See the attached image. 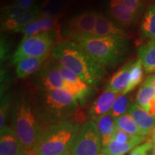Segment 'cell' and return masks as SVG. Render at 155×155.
Masks as SVG:
<instances>
[{"label": "cell", "instance_id": "cell-6", "mask_svg": "<svg viewBox=\"0 0 155 155\" xmlns=\"http://www.w3.org/2000/svg\"><path fill=\"white\" fill-rule=\"evenodd\" d=\"M57 32H42L37 35L22 38L19 47L11 58L12 64H17L26 58L47 59L58 38Z\"/></svg>", "mask_w": 155, "mask_h": 155}, {"label": "cell", "instance_id": "cell-22", "mask_svg": "<svg viewBox=\"0 0 155 155\" xmlns=\"http://www.w3.org/2000/svg\"><path fill=\"white\" fill-rule=\"evenodd\" d=\"M146 137H144L127 144H119L111 140L106 146L103 147L101 152L106 155H124L126 153L132 150L136 147L141 144V143L146 141Z\"/></svg>", "mask_w": 155, "mask_h": 155}, {"label": "cell", "instance_id": "cell-41", "mask_svg": "<svg viewBox=\"0 0 155 155\" xmlns=\"http://www.w3.org/2000/svg\"><path fill=\"white\" fill-rule=\"evenodd\" d=\"M98 155H106V154H104V153H103V152H101L100 153V154H98Z\"/></svg>", "mask_w": 155, "mask_h": 155}, {"label": "cell", "instance_id": "cell-10", "mask_svg": "<svg viewBox=\"0 0 155 155\" xmlns=\"http://www.w3.org/2000/svg\"><path fill=\"white\" fill-rule=\"evenodd\" d=\"M57 62V61H56ZM58 63V68L65 83V90L75 97L77 101L83 104L93 92V87L89 86L78 75Z\"/></svg>", "mask_w": 155, "mask_h": 155}, {"label": "cell", "instance_id": "cell-31", "mask_svg": "<svg viewBox=\"0 0 155 155\" xmlns=\"http://www.w3.org/2000/svg\"><path fill=\"white\" fill-rule=\"evenodd\" d=\"M10 96L9 95L2 96L1 109H0V128L1 129L5 127V122L8 114L9 106H10Z\"/></svg>", "mask_w": 155, "mask_h": 155}, {"label": "cell", "instance_id": "cell-12", "mask_svg": "<svg viewBox=\"0 0 155 155\" xmlns=\"http://www.w3.org/2000/svg\"><path fill=\"white\" fill-rule=\"evenodd\" d=\"M119 95L118 93L104 91L89 108L88 115L91 119L95 122L101 116L110 113L114 102Z\"/></svg>", "mask_w": 155, "mask_h": 155}, {"label": "cell", "instance_id": "cell-21", "mask_svg": "<svg viewBox=\"0 0 155 155\" xmlns=\"http://www.w3.org/2000/svg\"><path fill=\"white\" fill-rule=\"evenodd\" d=\"M155 98V87L148 79L142 83L137 94V104L147 112L152 101Z\"/></svg>", "mask_w": 155, "mask_h": 155}, {"label": "cell", "instance_id": "cell-28", "mask_svg": "<svg viewBox=\"0 0 155 155\" xmlns=\"http://www.w3.org/2000/svg\"><path fill=\"white\" fill-rule=\"evenodd\" d=\"M62 7L61 0H45L42 4L40 12L56 17Z\"/></svg>", "mask_w": 155, "mask_h": 155}, {"label": "cell", "instance_id": "cell-16", "mask_svg": "<svg viewBox=\"0 0 155 155\" xmlns=\"http://www.w3.org/2000/svg\"><path fill=\"white\" fill-rule=\"evenodd\" d=\"M108 10L116 24L121 26H130L137 17V15L125 5L123 0H111Z\"/></svg>", "mask_w": 155, "mask_h": 155}, {"label": "cell", "instance_id": "cell-1", "mask_svg": "<svg viewBox=\"0 0 155 155\" xmlns=\"http://www.w3.org/2000/svg\"><path fill=\"white\" fill-rule=\"evenodd\" d=\"M50 57L93 88L101 85L107 76L105 67L93 59L74 42H58L53 48Z\"/></svg>", "mask_w": 155, "mask_h": 155}, {"label": "cell", "instance_id": "cell-30", "mask_svg": "<svg viewBox=\"0 0 155 155\" xmlns=\"http://www.w3.org/2000/svg\"><path fill=\"white\" fill-rule=\"evenodd\" d=\"M26 11L22 7L16 5H7L2 8V20L15 18L22 13Z\"/></svg>", "mask_w": 155, "mask_h": 155}, {"label": "cell", "instance_id": "cell-8", "mask_svg": "<svg viewBox=\"0 0 155 155\" xmlns=\"http://www.w3.org/2000/svg\"><path fill=\"white\" fill-rule=\"evenodd\" d=\"M33 86L40 91L65 90V83L53 58L45 62L42 67L31 79Z\"/></svg>", "mask_w": 155, "mask_h": 155}, {"label": "cell", "instance_id": "cell-20", "mask_svg": "<svg viewBox=\"0 0 155 155\" xmlns=\"http://www.w3.org/2000/svg\"><path fill=\"white\" fill-rule=\"evenodd\" d=\"M138 58L145 72L155 73V40H151L139 48Z\"/></svg>", "mask_w": 155, "mask_h": 155}, {"label": "cell", "instance_id": "cell-15", "mask_svg": "<svg viewBox=\"0 0 155 155\" xmlns=\"http://www.w3.org/2000/svg\"><path fill=\"white\" fill-rule=\"evenodd\" d=\"M40 12L39 7L35 6L33 8L25 11L15 18L2 20L1 30L4 32H20L25 27L38 17Z\"/></svg>", "mask_w": 155, "mask_h": 155}, {"label": "cell", "instance_id": "cell-9", "mask_svg": "<svg viewBox=\"0 0 155 155\" xmlns=\"http://www.w3.org/2000/svg\"><path fill=\"white\" fill-rule=\"evenodd\" d=\"M98 17L95 11L86 12L71 19L64 27L63 34L69 41L76 42L86 37H91L94 32Z\"/></svg>", "mask_w": 155, "mask_h": 155}, {"label": "cell", "instance_id": "cell-25", "mask_svg": "<svg viewBox=\"0 0 155 155\" xmlns=\"http://www.w3.org/2000/svg\"><path fill=\"white\" fill-rule=\"evenodd\" d=\"M143 66L139 59L134 60L131 65L130 69V79H129V86L124 94H127L133 91L136 87L140 84L144 77Z\"/></svg>", "mask_w": 155, "mask_h": 155}, {"label": "cell", "instance_id": "cell-19", "mask_svg": "<svg viewBox=\"0 0 155 155\" xmlns=\"http://www.w3.org/2000/svg\"><path fill=\"white\" fill-rule=\"evenodd\" d=\"M46 58H26L17 63L16 74L19 78H25L35 75L42 67Z\"/></svg>", "mask_w": 155, "mask_h": 155}, {"label": "cell", "instance_id": "cell-32", "mask_svg": "<svg viewBox=\"0 0 155 155\" xmlns=\"http://www.w3.org/2000/svg\"><path fill=\"white\" fill-rule=\"evenodd\" d=\"M153 141L151 139L134 148L130 155H148V153L152 150Z\"/></svg>", "mask_w": 155, "mask_h": 155}, {"label": "cell", "instance_id": "cell-34", "mask_svg": "<svg viewBox=\"0 0 155 155\" xmlns=\"http://www.w3.org/2000/svg\"><path fill=\"white\" fill-rule=\"evenodd\" d=\"M1 61H5L9 58L10 54V47H9V42L6 40L5 38H1Z\"/></svg>", "mask_w": 155, "mask_h": 155}, {"label": "cell", "instance_id": "cell-27", "mask_svg": "<svg viewBox=\"0 0 155 155\" xmlns=\"http://www.w3.org/2000/svg\"><path fill=\"white\" fill-rule=\"evenodd\" d=\"M38 19L40 22L42 28V32H58L59 27L58 25L57 17L40 12L38 15ZM60 33V32H59Z\"/></svg>", "mask_w": 155, "mask_h": 155}, {"label": "cell", "instance_id": "cell-36", "mask_svg": "<svg viewBox=\"0 0 155 155\" xmlns=\"http://www.w3.org/2000/svg\"><path fill=\"white\" fill-rule=\"evenodd\" d=\"M149 113L151 115L155 116V98L152 101L150 105V109H149Z\"/></svg>", "mask_w": 155, "mask_h": 155}, {"label": "cell", "instance_id": "cell-4", "mask_svg": "<svg viewBox=\"0 0 155 155\" xmlns=\"http://www.w3.org/2000/svg\"><path fill=\"white\" fill-rule=\"evenodd\" d=\"M42 128L35 108L25 98H19L13 110L12 129L25 150L35 151L41 137Z\"/></svg>", "mask_w": 155, "mask_h": 155}, {"label": "cell", "instance_id": "cell-5", "mask_svg": "<svg viewBox=\"0 0 155 155\" xmlns=\"http://www.w3.org/2000/svg\"><path fill=\"white\" fill-rule=\"evenodd\" d=\"M80 124L75 119H70L43 126L41 137L35 150L37 155H59L69 150Z\"/></svg>", "mask_w": 155, "mask_h": 155}, {"label": "cell", "instance_id": "cell-26", "mask_svg": "<svg viewBox=\"0 0 155 155\" xmlns=\"http://www.w3.org/2000/svg\"><path fill=\"white\" fill-rule=\"evenodd\" d=\"M130 105V97L127 94H120L114 102L110 114L115 119L125 114L129 110Z\"/></svg>", "mask_w": 155, "mask_h": 155}, {"label": "cell", "instance_id": "cell-39", "mask_svg": "<svg viewBox=\"0 0 155 155\" xmlns=\"http://www.w3.org/2000/svg\"><path fill=\"white\" fill-rule=\"evenodd\" d=\"M153 141V147H152V152H153V154L155 155V140L154 139H152Z\"/></svg>", "mask_w": 155, "mask_h": 155}, {"label": "cell", "instance_id": "cell-3", "mask_svg": "<svg viewBox=\"0 0 155 155\" xmlns=\"http://www.w3.org/2000/svg\"><path fill=\"white\" fill-rule=\"evenodd\" d=\"M74 42L105 68L119 65L125 59L129 50L127 37H86Z\"/></svg>", "mask_w": 155, "mask_h": 155}, {"label": "cell", "instance_id": "cell-7", "mask_svg": "<svg viewBox=\"0 0 155 155\" xmlns=\"http://www.w3.org/2000/svg\"><path fill=\"white\" fill-rule=\"evenodd\" d=\"M101 139L94 121L81 124L75 131L69 150L72 155H98L101 152Z\"/></svg>", "mask_w": 155, "mask_h": 155}, {"label": "cell", "instance_id": "cell-24", "mask_svg": "<svg viewBox=\"0 0 155 155\" xmlns=\"http://www.w3.org/2000/svg\"><path fill=\"white\" fill-rule=\"evenodd\" d=\"M116 129L132 136L141 135L139 128L129 114H125L116 119Z\"/></svg>", "mask_w": 155, "mask_h": 155}, {"label": "cell", "instance_id": "cell-18", "mask_svg": "<svg viewBox=\"0 0 155 155\" xmlns=\"http://www.w3.org/2000/svg\"><path fill=\"white\" fill-rule=\"evenodd\" d=\"M95 123L100 134L102 146L104 147L110 142L114 134L117 129L116 126V119L111 114L108 113L96 120Z\"/></svg>", "mask_w": 155, "mask_h": 155}, {"label": "cell", "instance_id": "cell-14", "mask_svg": "<svg viewBox=\"0 0 155 155\" xmlns=\"http://www.w3.org/2000/svg\"><path fill=\"white\" fill-rule=\"evenodd\" d=\"M134 60H131L112 75L106 83L104 91L124 94L128 88L130 79V69Z\"/></svg>", "mask_w": 155, "mask_h": 155}, {"label": "cell", "instance_id": "cell-2", "mask_svg": "<svg viewBox=\"0 0 155 155\" xmlns=\"http://www.w3.org/2000/svg\"><path fill=\"white\" fill-rule=\"evenodd\" d=\"M34 104L37 115L45 126L70 119L78 106L75 97L64 89L39 90L35 96Z\"/></svg>", "mask_w": 155, "mask_h": 155}, {"label": "cell", "instance_id": "cell-35", "mask_svg": "<svg viewBox=\"0 0 155 155\" xmlns=\"http://www.w3.org/2000/svg\"><path fill=\"white\" fill-rule=\"evenodd\" d=\"M35 1L36 0H15L14 5L22 7L25 10H28V9H30L35 7Z\"/></svg>", "mask_w": 155, "mask_h": 155}, {"label": "cell", "instance_id": "cell-37", "mask_svg": "<svg viewBox=\"0 0 155 155\" xmlns=\"http://www.w3.org/2000/svg\"><path fill=\"white\" fill-rule=\"evenodd\" d=\"M147 79H148L149 81H150L151 83L155 87V75H151V76H149L147 78Z\"/></svg>", "mask_w": 155, "mask_h": 155}, {"label": "cell", "instance_id": "cell-11", "mask_svg": "<svg viewBox=\"0 0 155 155\" xmlns=\"http://www.w3.org/2000/svg\"><path fill=\"white\" fill-rule=\"evenodd\" d=\"M1 155H37L35 151H28L17 137L13 129L5 126L1 129L0 137Z\"/></svg>", "mask_w": 155, "mask_h": 155}, {"label": "cell", "instance_id": "cell-29", "mask_svg": "<svg viewBox=\"0 0 155 155\" xmlns=\"http://www.w3.org/2000/svg\"><path fill=\"white\" fill-rule=\"evenodd\" d=\"M23 34V38H28V37L37 35L42 33V28L40 22L39 21L38 17H36L34 20L25 27L22 30L20 31Z\"/></svg>", "mask_w": 155, "mask_h": 155}, {"label": "cell", "instance_id": "cell-23", "mask_svg": "<svg viewBox=\"0 0 155 155\" xmlns=\"http://www.w3.org/2000/svg\"><path fill=\"white\" fill-rule=\"evenodd\" d=\"M141 34L151 40H155V5L150 6L145 13L141 25Z\"/></svg>", "mask_w": 155, "mask_h": 155}, {"label": "cell", "instance_id": "cell-13", "mask_svg": "<svg viewBox=\"0 0 155 155\" xmlns=\"http://www.w3.org/2000/svg\"><path fill=\"white\" fill-rule=\"evenodd\" d=\"M134 121L139 128L141 135L150 136L155 127V116L140 107L137 104H133L129 110Z\"/></svg>", "mask_w": 155, "mask_h": 155}, {"label": "cell", "instance_id": "cell-40", "mask_svg": "<svg viewBox=\"0 0 155 155\" xmlns=\"http://www.w3.org/2000/svg\"><path fill=\"white\" fill-rule=\"evenodd\" d=\"M59 155H72V154H71V151L68 150V151H66V152H64V153H63V154H59Z\"/></svg>", "mask_w": 155, "mask_h": 155}, {"label": "cell", "instance_id": "cell-17", "mask_svg": "<svg viewBox=\"0 0 155 155\" xmlns=\"http://www.w3.org/2000/svg\"><path fill=\"white\" fill-rule=\"evenodd\" d=\"M127 37V35L116 23L104 17L101 13H98L95 29L91 37Z\"/></svg>", "mask_w": 155, "mask_h": 155}, {"label": "cell", "instance_id": "cell-38", "mask_svg": "<svg viewBox=\"0 0 155 155\" xmlns=\"http://www.w3.org/2000/svg\"><path fill=\"white\" fill-rule=\"evenodd\" d=\"M150 137H151L150 139H154V140H155V127H154V130H153V131H152V134H151Z\"/></svg>", "mask_w": 155, "mask_h": 155}, {"label": "cell", "instance_id": "cell-42", "mask_svg": "<svg viewBox=\"0 0 155 155\" xmlns=\"http://www.w3.org/2000/svg\"><path fill=\"white\" fill-rule=\"evenodd\" d=\"M150 155H154V154H150Z\"/></svg>", "mask_w": 155, "mask_h": 155}, {"label": "cell", "instance_id": "cell-33", "mask_svg": "<svg viewBox=\"0 0 155 155\" xmlns=\"http://www.w3.org/2000/svg\"><path fill=\"white\" fill-rule=\"evenodd\" d=\"M123 1L131 10L138 16L142 5V0H123Z\"/></svg>", "mask_w": 155, "mask_h": 155}]
</instances>
